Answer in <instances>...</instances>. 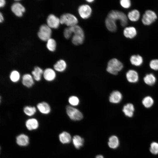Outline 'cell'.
<instances>
[{"label": "cell", "instance_id": "cell-7", "mask_svg": "<svg viewBox=\"0 0 158 158\" xmlns=\"http://www.w3.org/2000/svg\"><path fill=\"white\" fill-rule=\"evenodd\" d=\"M78 11L80 16L84 19L88 18L91 16L92 10L88 5L83 4L80 5L78 8Z\"/></svg>", "mask_w": 158, "mask_h": 158}, {"label": "cell", "instance_id": "cell-3", "mask_svg": "<svg viewBox=\"0 0 158 158\" xmlns=\"http://www.w3.org/2000/svg\"><path fill=\"white\" fill-rule=\"evenodd\" d=\"M157 18V15L154 11L148 9L146 10L143 14L141 21L144 25L148 26L154 23Z\"/></svg>", "mask_w": 158, "mask_h": 158}, {"label": "cell", "instance_id": "cell-38", "mask_svg": "<svg viewBox=\"0 0 158 158\" xmlns=\"http://www.w3.org/2000/svg\"><path fill=\"white\" fill-rule=\"evenodd\" d=\"M5 1L4 0H0V7H3L4 6L5 4Z\"/></svg>", "mask_w": 158, "mask_h": 158}, {"label": "cell", "instance_id": "cell-34", "mask_svg": "<svg viewBox=\"0 0 158 158\" xmlns=\"http://www.w3.org/2000/svg\"><path fill=\"white\" fill-rule=\"evenodd\" d=\"M149 66L152 70H158V59H154L151 60L149 63Z\"/></svg>", "mask_w": 158, "mask_h": 158}, {"label": "cell", "instance_id": "cell-29", "mask_svg": "<svg viewBox=\"0 0 158 158\" xmlns=\"http://www.w3.org/2000/svg\"><path fill=\"white\" fill-rule=\"evenodd\" d=\"M9 78L11 82L13 83H16L20 80V75L18 71L16 70H13L10 73Z\"/></svg>", "mask_w": 158, "mask_h": 158}, {"label": "cell", "instance_id": "cell-15", "mask_svg": "<svg viewBox=\"0 0 158 158\" xmlns=\"http://www.w3.org/2000/svg\"><path fill=\"white\" fill-rule=\"evenodd\" d=\"M16 142L18 145L21 147H25L29 144V138L26 135L21 133L16 136Z\"/></svg>", "mask_w": 158, "mask_h": 158}, {"label": "cell", "instance_id": "cell-36", "mask_svg": "<svg viewBox=\"0 0 158 158\" xmlns=\"http://www.w3.org/2000/svg\"><path fill=\"white\" fill-rule=\"evenodd\" d=\"M120 3L121 6L125 9L129 8L131 6V2L130 0H121Z\"/></svg>", "mask_w": 158, "mask_h": 158}, {"label": "cell", "instance_id": "cell-33", "mask_svg": "<svg viewBox=\"0 0 158 158\" xmlns=\"http://www.w3.org/2000/svg\"><path fill=\"white\" fill-rule=\"evenodd\" d=\"M150 151L151 153L154 154H158V143L153 142L150 145Z\"/></svg>", "mask_w": 158, "mask_h": 158}, {"label": "cell", "instance_id": "cell-27", "mask_svg": "<svg viewBox=\"0 0 158 158\" xmlns=\"http://www.w3.org/2000/svg\"><path fill=\"white\" fill-rule=\"evenodd\" d=\"M119 143L118 137L115 135H112L109 139L108 145L110 148L114 149L118 147Z\"/></svg>", "mask_w": 158, "mask_h": 158}, {"label": "cell", "instance_id": "cell-31", "mask_svg": "<svg viewBox=\"0 0 158 158\" xmlns=\"http://www.w3.org/2000/svg\"><path fill=\"white\" fill-rule=\"evenodd\" d=\"M84 39V36L74 34L72 39V42L74 45H78L81 44L83 42Z\"/></svg>", "mask_w": 158, "mask_h": 158}, {"label": "cell", "instance_id": "cell-26", "mask_svg": "<svg viewBox=\"0 0 158 158\" xmlns=\"http://www.w3.org/2000/svg\"><path fill=\"white\" fill-rule=\"evenodd\" d=\"M37 109L35 106H26L23 108V111L24 114L29 117L33 116L37 112Z\"/></svg>", "mask_w": 158, "mask_h": 158}, {"label": "cell", "instance_id": "cell-21", "mask_svg": "<svg viewBox=\"0 0 158 158\" xmlns=\"http://www.w3.org/2000/svg\"><path fill=\"white\" fill-rule=\"evenodd\" d=\"M44 71L40 67L35 66L31 72L32 75L34 80L39 82L41 80L43 75Z\"/></svg>", "mask_w": 158, "mask_h": 158}, {"label": "cell", "instance_id": "cell-19", "mask_svg": "<svg viewBox=\"0 0 158 158\" xmlns=\"http://www.w3.org/2000/svg\"><path fill=\"white\" fill-rule=\"evenodd\" d=\"M130 61L132 65L136 66H139L142 64L143 60L140 55L138 54H133L130 56Z\"/></svg>", "mask_w": 158, "mask_h": 158}, {"label": "cell", "instance_id": "cell-20", "mask_svg": "<svg viewBox=\"0 0 158 158\" xmlns=\"http://www.w3.org/2000/svg\"><path fill=\"white\" fill-rule=\"evenodd\" d=\"M127 16L130 21L135 22L138 21L140 17V11L137 9H133L129 11L128 13Z\"/></svg>", "mask_w": 158, "mask_h": 158}, {"label": "cell", "instance_id": "cell-30", "mask_svg": "<svg viewBox=\"0 0 158 158\" xmlns=\"http://www.w3.org/2000/svg\"><path fill=\"white\" fill-rule=\"evenodd\" d=\"M142 102L145 107L149 108L152 106L154 103V100L151 97L147 96L143 99Z\"/></svg>", "mask_w": 158, "mask_h": 158}, {"label": "cell", "instance_id": "cell-32", "mask_svg": "<svg viewBox=\"0 0 158 158\" xmlns=\"http://www.w3.org/2000/svg\"><path fill=\"white\" fill-rule=\"evenodd\" d=\"M56 43L53 39L50 38L47 41V49L51 51H54L56 49Z\"/></svg>", "mask_w": 158, "mask_h": 158}, {"label": "cell", "instance_id": "cell-12", "mask_svg": "<svg viewBox=\"0 0 158 158\" xmlns=\"http://www.w3.org/2000/svg\"><path fill=\"white\" fill-rule=\"evenodd\" d=\"M25 124L27 129L30 131L36 130L39 127L38 120L34 118H31L27 119L25 122Z\"/></svg>", "mask_w": 158, "mask_h": 158}, {"label": "cell", "instance_id": "cell-24", "mask_svg": "<svg viewBox=\"0 0 158 158\" xmlns=\"http://www.w3.org/2000/svg\"><path fill=\"white\" fill-rule=\"evenodd\" d=\"M59 139L63 144H68L71 140V137L70 134L66 131H63L59 135Z\"/></svg>", "mask_w": 158, "mask_h": 158}, {"label": "cell", "instance_id": "cell-39", "mask_svg": "<svg viewBox=\"0 0 158 158\" xmlns=\"http://www.w3.org/2000/svg\"><path fill=\"white\" fill-rule=\"evenodd\" d=\"M4 20V18L2 16V14L1 12L0 13V22L1 23Z\"/></svg>", "mask_w": 158, "mask_h": 158}, {"label": "cell", "instance_id": "cell-6", "mask_svg": "<svg viewBox=\"0 0 158 158\" xmlns=\"http://www.w3.org/2000/svg\"><path fill=\"white\" fill-rule=\"evenodd\" d=\"M66 110L67 115L73 120H80L83 117L82 113L76 108L70 106H67L66 107Z\"/></svg>", "mask_w": 158, "mask_h": 158}, {"label": "cell", "instance_id": "cell-35", "mask_svg": "<svg viewBox=\"0 0 158 158\" xmlns=\"http://www.w3.org/2000/svg\"><path fill=\"white\" fill-rule=\"evenodd\" d=\"M70 104L73 106L77 105L79 102L78 98L75 96H71L68 99Z\"/></svg>", "mask_w": 158, "mask_h": 158}, {"label": "cell", "instance_id": "cell-18", "mask_svg": "<svg viewBox=\"0 0 158 158\" xmlns=\"http://www.w3.org/2000/svg\"><path fill=\"white\" fill-rule=\"evenodd\" d=\"M134 111V106L131 103H128L125 105L122 109L125 115L129 117H131L133 116Z\"/></svg>", "mask_w": 158, "mask_h": 158}, {"label": "cell", "instance_id": "cell-9", "mask_svg": "<svg viewBox=\"0 0 158 158\" xmlns=\"http://www.w3.org/2000/svg\"><path fill=\"white\" fill-rule=\"evenodd\" d=\"M36 108L40 113L44 115L49 114L51 111L50 105L45 101L38 103L36 105Z\"/></svg>", "mask_w": 158, "mask_h": 158}, {"label": "cell", "instance_id": "cell-1", "mask_svg": "<svg viewBox=\"0 0 158 158\" xmlns=\"http://www.w3.org/2000/svg\"><path fill=\"white\" fill-rule=\"evenodd\" d=\"M107 17L115 21L119 20L121 25L123 27H126L128 24L127 15L123 12L116 10H112L109 13Z\"/></svg>", "mask_w": 158, "mask_h": 158}, {"label": "cell", "instance_id": "cell-17", "mask_svg": "<svg viewBox=\"0 0 158 158\" xmlns=\"http://www.w3.org/2000/svg\"><path fill=\"white\" fill-rule=\"evenodd\" d=\"M122 95L119 91L116 90L112 92L109 97V101L110 102L117 104L119 103L122 100Z\"/></svg>", "mask_w": 158, "mask_h": 158}, {"label": "cell", "instance_id": "cell-28", "mask_svg": "<svg viewBox=\"0 0 158 158\" xmlns=\"http://www.w3.org/2000/svg\"><path fill=\"white\" fill-rule=\"evenodd\" d=\"M84 140L83 138L80 136H74L73 138V144L75 148L79 149L83 145Z\"/></svg>", "mask_w": 158, "mask_h": 158}, {"label": "cell", "instance_id": "cell-22", "mask_svg": "<svg viewBox=\"0 0 158 158\" xmlns=\"http://www.w3.org/2000/svg\"><path fill=\"white\" fill-rule=\"evenodd\" d=\"M106 27L111 32H115L117 30L116 21L113 20L107 17L105 21Z\"/></svg>", "mask_w": 158, "mask_h": 158}, {"label": "cell", "instance_id": "cell-37", "mask_svg": "<svg viewBox=\"0 0 158 158\" xmlns=\"http://www.w3.org/2000/svg\"><path fill=\"white\" fill-rule=\"evenodd\" d=\"M72 32L70 27L65 28L63 32V34L64 37L67 39H68L70 37Z\"/></svg>", "mask_w": 158, "mask_h": 158}, {"label": "cell", "instance_id": "cell-14", "mask_svg": "<svg viewBox=\"0 0 158 158\" xmlns=\"http://www.w3.org/2000/svg\"><path fill=\"white\" fill-rule=\"evenodd\" d=\"M11 10L14 14L18 17H21L25 11L24 7L20 3L16 2L11 6Z\"/></svg>", "mask_w": 158, "mask_h": 158}, {"label": "cell", "instance_id": "cell-8", "mask_svg": "<svg viewBox=\"0 0 158 158\" xmlns=\"http://www.w3.org/2000/svg\"><path fill=\"white\" fill-rule=\"evenodd\" d=\"M56 74L55 71L51 68H47L44 70L43 77L47 81L51 82L56 79Z\"/></svg>", "mask_w": 158, "mask_h": 158}, {"label": "cell", "instance_id": "cell-41", "mask_svg": "<svg viewBox=\"0 0 158 158\" xmlns=\"http://www.w3.org/2000/svg\"><path fill=\"white\" fill-rule=\"evenodd\" d=\"M94 1V0H86V1H87V2H89V3L92 2Z\"/></svg>", "mask_w": 158, "mask_h": 158}, {"label": "cell", "instance_id": "cell-2", "mask_svg": "<svg viewBox=\"0 0 158 158\" xmlns=\"http://www.w3.org/2000/svg\"><path fill=\"white\" fill-rule=\"evenodd\" d=\"M123 68L122 63L116 58L110 60L108 63L107 71L109 73L116 75Z\"/></svg>", "mask_w": 158, "mask_h": 158}, {"label": "cell", "instance_id": "cell-5", "mask_svg": "<svg viewBox=\"0 0 158 158\" xmlns=\"http://www.w3.org/2000/svg\"><path fill=\"white\" fill-rule=\"evenodd\" d=\"M51 34V28L47 25L43 24L40 27L37 34L41 40L44 41H47L50 38Z\"/></svg>", "mask_w": 158, "mask_h": 158}, {"label": "cell", "instance_id": "cell-40", "mask_svg": "<svg viewBox=\"0 0 158 158\" xmlns=\"http://www.w3.org/2000/svg\"><path fill=\"white\" fill-rule=\"evenodd\" d=\"M96 158H104V157L102 155H97L96 157Z\"/></svg>", "mask_w": 158, "mask_h": 158}, {"label": "cell", "instance_id": "cell-11", "mask_svg": "<svg viewBox=\"0 0 158 158\" xmlns=\"http://www.w3.org/2000/svg\"><path fill=\"white\" fill-rule=\"evenodd\" d=\"M21 81L22 85L28 88L31 87L34 84V80L32 75L28 73L23 75Z\"/></svg>", "mask_w": 158, "mask_h": 158}, {"label": "cell", "instance_id": "cell-16", "mask_svg": "<svg viewBox=\"0 0 158 158\" xmlns=\"http://www.w3.org/2000/svg\"><path fill=\"white\" fill-rule=\"evenodd\" d=\"M123 34L126 38L132 39L136 36L137 31L136 28L133 26H126L123 30Z\"/></svg>", "mask_w": 158, "mask_h": 158}, {"label": "cell", "instance_id": "cell-4", "mask_svg": "<svg viewBox=\"0 0 158 158\" xmlns=\"http://www.w3.org/2000/svg\"><path fill=\"white\" fill-rule=\"evenodd\" d=\"M60 20L61 24H65L68 27L76 25L78 22L77 18L75 16L69 13H65L61 15Z\"/></svg>", "mask_w": 158, "mask_h": 158}, {"label": "cell", "instance_id": "cell-13", "mask_svg": "<svg viewBox=\"0 0 158 158\" xmlns=\"http://www.w3.org/2000/svg\"><path fill=\"white\" fill-rule=\"evenodd\" d=\"M126 77L128 81L131 83H137L139 78L138 72L133 69H130L127 71L126 74Z\"/></svg>", "mask_w": 158, "mask_h": 158}, {"label": "cell", "instance_id": "cell-25", "mask_svg": "<svg viewBox=\"0 0 158 158\" xmlns=\"http://www.w3.org/2000/svg\"><path fill=\"white\" fill-rule=\"evenodd\" d=\"M145 83L149 86L154 85L156 81V78L154 74L150 73L145 75L143 78Z\"/></svg>", "mask_w": 158, "mask_h": 158}, {"label": "cell", "instance_id": "cell-10", "mask_svg": "<svg viewBox=\"0 0 158 158\" xmlns=\"http://www.w3.org/2000/svg\"><path fill=\"white\" fill-rule=\"evenodd\" d=\"M47 22V25L50 28L56 29L59 26L60 18L53 14H50L48 16Z\"/></svg>", "mask_w": 158, "mask_h": 158}, {"label": "cell", "instance_id": "cell-23", "mask_svg": "<svg viewBox=\"0 0 158 158\" xmlns=\"http://www.w3.org/2000/svg\"><path fill=\"white\" fill-rule=\"evenodd\" d=\"M67 65L63 60L58 61L54 65V69L56 71L61 72L64 71L66 68Z\"/></svg>", "mask_w": 158, "mask_h": 158}]
</instances>
